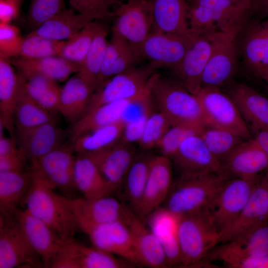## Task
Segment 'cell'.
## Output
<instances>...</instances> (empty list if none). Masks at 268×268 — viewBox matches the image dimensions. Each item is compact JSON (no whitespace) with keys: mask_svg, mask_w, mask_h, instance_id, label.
<instances>
[{"mask_svg":"<svg viewBox=\"0 0 268 268\" xmlns=\"http://www.w3.org/2000/svg\"><path fill=\"white\" fill-rule=\"evenodd\" d=\"M85 155L94 162L105 180L116 192L122 187L136 154L131 143L120 140L103 150Z\"/></svg>","mask_w":268,"mask_h":268,"instance_id":"21","label":"cell"},{"mask_svg":"<svg viewBox=\"0 0 268 268\" xmlns=\"http://www.w3.org/2000/svg\"><path fill=\"white\" fill-rule=\"evenodd\" d=\"M108 30L104 26L97 33L76 74L96 89L108 42Z\"/></svg>","mask_w":268,"mask_h":268,"instance_id":"41","label":"cell"},{"mask_svg":"<svg viewBox=\"0 0 268 268\" xmlns=\"http://www.w3.org/2000/svg\"><path fill=\"white\" fill-rule=\"evenodd\" d=\"M125 126L121 120L83 134L69 143L75 154L94 153L116 143L121 140Z\"/></svg>","mask_w":268,"mask_h":268,"instance_id":"38","label":"cell"},{"mask_svg":"<svg viewBox=\"0 0 268 268\" xmlns=\"http://www.w3.org/2000/svg\"><path fill=\"white\" fill-rule=\"evenodd\" d=\"M131 232L139 264L151 268H166L162 247L149 228L130 210L125 221Z\"/></svg>","mask_w":268,"mask_h":268,"instance_id":"26","label":"cell"},{"mask_svg":"<svg viewBox=\"0 0 268 268\" xmlns=\"http://www.w3.org/2000/svg\"><path fill=\"white\" fill-rule=\"evenodd\" d=\"M32 182L23 201L28 212L47 224L65 239H72L78 228L70 199L58 194L54 187L31 170Z\"/></svg>","mask_w":268,"mask_h":268,"instance_id":"1","label":"cell"},{"mask_svg":"<svg viewBox=\"0 0 268 268\" xmlns=\"http://www.w3.org/2000/svg\"><path fill=\"white\" fill-rule=\"evenodd\" d=\"M98 20L90 22L73 37L66 41L59 56L79 68L97 33L102 27Z\"/></svg>","mask_w":268,"mask_h":268,"instance_id":"42","label":"cell"},{"mask_svg":"<svg viewBox=\"0 0 268 268\" xmlns=\"http://www.w3.org/2000/svg\"><path fill=\"white\" fill-rule=\"evenodd\" d=\"M65 43L30 33L23 38L18 57L36 59L59 56Z\"/></svg>","mask_w":268,"mask_h":268,"instance_id":"44","label":"cell"},{"mask_svg":"<svg viewBox=\"0 0 268 268\" xmlns=\"http://www.w3.org/2000/svg\"><path fill=\"white\" fill-rule=\"evenodd\" d=\"M231 178L224 170L180 175L172 184L166 207L179 215L205 208Z\"/></svg>","mask_w":268,"mask_h":268,"instance_id":"3","label":"cell"},{"mask_svg":"<svg viewBox=\"0 0 268 268\" xmlns=\"http://www.w3.org/2000/svg\"><path fill=\"white\" fill-rule=\"evenodd\" d=\"M256 181L230 179L206 207L220 234L234 221L249 201Z\"/></svg>","mask_w":268,"mask_h":268,"instance_id":"11","label":"cell"},{"mask_svg":"<svg viewBox=\"0 0 268 268\" xmlns=\"http://www.w3.org/2000/svg\"><path fill=\"white\" fill-rule=\"evenodd\" d=\"M268 217V192L265 181L256 184L243 209L231 224L219 234L218 243L244 237L267 222Z\"/></svg>","mask_w":268,"mask_h":268,"instance_id":"18","label":"cell"},{"mask_svg":"<svg viewBox=\"0 0 268 268\" xmlns=\"http://www.w3.org/2000/svg\"><path fill=\"white\" fill-rule=\"evenodd\" d=\"M238 30L207 33L212 50L203 72L201 87H218L229 83L238 67L236 37Z\"/></svg>","mask_w":268,"mask_h":268,"instance_id":"5","label":"cell"},{"mask_svg":"<svg viewBox=\"0 0 268 268\" xmlns=\"http://www.w3.org/2000/svg\"><path fill=\"white\" fill-rule=\"evenodd\" d=\"M19 77V89L14 112L15 130H23L54 121V115L40 107L27 94Z\"/></svg>","mask_w":268,"mask_h":268,"instance_id":"39","label":"cell"},{"mask_svg":"<svg viewBox=\"0 0 268 268\" xmlns=\"http://www.w3.org/2000/svg\"><path fill=\"white\" fill-rule=\"evenodd\" d=\"M222 244L219 251L226 257L268 256V224L266 222L244 237Z\"/></svg>","mask_w":268,"mask_h":268,"instance_id":"37","label":"cell"},{"mask_svg":"<svg viewBox=\"0 0 268 268\" xmlns=\"http://www.w3.org/2000/svg\"><path fill=\"white\" fill-rule=\"evenodd\" d=\"M70 203L78 228L83 232L99 224L125 222L130 210L111 196L93 200L70 199Z\"/></svg>","mask_w":268,"mask_h":268,"instance_id":"16","label":"cell"},{"mask_svg":"<svg viewBox=\"0 0 268 268\" xmlns=\"http://www.w3.org/2000/svg\"><path fill=\"white\" fill-rule=\"evenodd\" d=\"M253 138L263 150L268 159V131L262 130L255 132Z\"/></svg>","mask_w":268,"mask_h":268,"instance_id":"57","label":"cell"},{"mask_svg":"<svg viewBox=\"0 0 268 268\" xmlns=\"http://www.w3.org/2000/svg\"><path fill=\"white\" fill-rule=\"evenodd\" d=\"M21 74L37 73L45 75L56 82L63 81L79 67L59 56L36 59L16 57L10 61Z\"/></svg>","mask_w":268,"mask_h":268,"instance_id":"35","label":"cell"},{"mask_svg":"<svg viewBox=\"0 0 268 268\" xmlns=\"http://www.w3.org/2000/svg\"><path fill=\"white\" fill-rule=\"evenodd\" d=\"M157 69L148 63L112 77L93 92L86 112L106 103L137 97L146 88Z\"/></svg>","mask_w":268,"mask_h":268,"instance_id":"8","label":"cell"},{"mask_svg":"<svg viewBox=\"0 0 268 268\" xmlns=\"http://www.w3.org/2000/svg\"></svg>","mask_w":268,"mask_h":268,"instance_id":"61","label":"cell"},{"mask_svg":"<svg viewBox=\"0 0 268 268\" xmlns=\"http://www.w3.org/2000/svg\"><path fill=\"white\" fill-rule=\"evenodd\" d=\"M18 74L26 92L35 101L51 86L57 83L40 74Z\"/></svg>","mask_w":268,"mask_h":268,"instance_id":"51","label":"cell"},{"mask_svg":"<svg viewBox=\"0 0 268 268\" xmlns=\"http://www.w3.org/2000/svg\"><path fill=\"white\" fill-rule=\"evenodd\" d=\"M221 163L231 177L252 181L268 169V159L253 138L243 141Z\"/></svg>","mask_w":268,"mask_h":268,"instance_id":"23","label":"cell"},{"mask_svg":"<svg viewBox=\"0 0 268 268\" xmlns=\"http://www.w3.org/2000/svg\"><path fill=\"white\" fill-rule=\"evenodd\" d=\"M194 94L201 105L205 126L230 131L245 140L252 138L250 128L227 93L218 87H201Z\"/></svg>","mask_w":268,"mask_h":268,"instance_id":"6","label":"cell"},{"mask_svg":"<svg viewBox=\"0 0 268 268\" xmlns=\"http://www.w3.org/2000/svg\"><path fill=\"white\" fill-rule=\"evenodd\" d=\"M121 0H69L71 8L78 13L97 16L100 20L113 18L114 10Z\"/></svg>","mask_w":268,"mask_h":268,"instance_id":"48","label":"cell"},{"mask_svg":"<svg viewBox=\"0 0 268 268\" xmlns=\"http://www.w3.org/2000/svg\"><path fill=\"white\" fill-rule=\"evenodd\" d=\"M93 89L77 74L61 89L59 113L71 124L86 112Z\"/></svg>","mask_w":268,"mask_h":268,"instance_id":"32","label":"cell"},{"mask_svg":"<svg viewBox=\"0 0 268 268\" xmlns=\"http://www.w3.org/2000/svg\"><path fill=\"white\" fill-rule=\"evenodd\" d=\"M113 18L112 32L123 37L139 53L141 45L153 28L150 0H126L114 10Z\"/></svg>","mask_w":268,"mask_h":268,"instance_id":"10","label":"cell"},{"mask_svg":"<svg viewBox=\"0 0 268 268\" xmlns=\"http://www.w3.org/2000/svg\"><path fill=\"white\" fill-rule=\"evenodd\" d=\"M248 17L257 19L268 17V0H249Z\"/></svg>","mask_w":268,"mask_h":268,"instance_id":"56","label":"cell"},{"mask_svg":"<svg viewBox=\"0 0 268 268\" xmlns=\"http://www.w3.org/2000/svg\"><path fill=\"white\" fill-rule=\"evenodd\" d=\"M238 61L249 74L258 78L268 66V17H248L236 37Z\"/></svg>","mask_w":268,"mask_h":268,"instance_id":"7","label":"cell"},{"mask_svg":"<svg viewBox=\"0 0 268 268\" xmlns=\"http://www.w3.org/2000/svg\"><path fill=\"white\" fill-rule=\"evenodd\" d=\"M152 9V30L172 34H186L189 28L187 0H150Z\"/></svg>","mask_w":268,"mask_h":268,"instance_id":"28","label":"cell"},{"mask_svg":"<svg viewBox=\"0 0 268 268\" xmlns=\"http://www.w3.org/2000/svg\"><path fill=\"white\" fill-rule=\"evenodd\" d=\"M74 11L65 8L30 33L52 40H67L90 22L100 20L96 16Z\"/></svg>","mask_w":268,"mask_h":268,"instance_id":"30","label":"cell"},{"mask_svg":"<svg viewBox=\"0 0 268 268\" xmlns=\"http://www.w3.org/2000/svg\"><path fill=\"white\" fill-rule=\"evenodd\" d=\"M41 259L28 243L14 217L0 215V268L34 267L41 266Z\"/></svg>","mask_w":268,"mask_h":268,"instance_id":"14","label":"cell"},{"mask_svg":"<svg viewBox=\"0 0 268 268\" xmlns=\"http://www.w3.org/2000/svg\"><path fill=\"white\" fill-rule=\"evenodd\" d=\"M211 50L208 35L202 34L187 51L179 65L171 70L175 79L193 94L201 87L202 75Z\"/></svg>","mask_w":268,"mask_h":268,"instance_id":"24","label":"cell"},{"mask_svg":"<svg viewBox=\"0 0 268 268\" xmlns=\"http://www.w3.org/2000/svg\"><path fill=\"white\" fill-rule=\"evenodd\" d=\"M177 236L181 253V266L190 267L202 263L218 244L219 234L205 207L181 216Z\"/></svg>","mask_w":268,"mask_h":268,"instance_id":"4","label":"cell"},{"mask_svg":"<svg viewBox=\"0 0 268 268\" xmlns=\"http://www.w3.org/2000/svg\"><path fill=\"white\" fill-rule=\"evenodd\" d=\"M19 82L8 59L0 56V124L15 137L14 112Z\"/></svg>","mask_w":268,"mask_h":268,"instance_id":"34","label":"cell"},{"mask_svg":"<svg viewBox=\"0 0 268 268\" xmlns=\"http://www.w3.org/2000/svg\"><path fill=\"white\" fill-rule=\"evenodd\" d=\"M258 78L265 81L268 88V66L261 72Z\"/></svg>","mask_w":268,"mask_h":268,"instance_id":"58","label":"cell"},{"mask_svg":"<svg viewBox=\"0 0 268 268\" xmlns=\"http://www.w3.org/2000/svg\"><path fill=\"white\" fill-rule=\"evenodd\" d=\"M200 136L208 150L221 163L245 140L230 131L208 126H205Z\"/></svg>","mask_w":268,"mask_h":268,"instance_id":"43","label":"cell"},{"mask_svg":"<svg viewBox=\"0 0 268 268\" xmlns=\"http://www.w3.org/2000/svg\"><path fill=\"white\" fill-rule=\"evenodd\" d=\"M22 0H0V23H10L17 17Z\"/></svg>","mask_w":268,"mask_h":268,"instance_id":"55","label":"cell"},{"mask_svg":"<svg viewBox=\"0 0 268 268\" xmlns=\"http://www.w3.org/2000/svg\"><path fill=\"white\" fill-rule=\"evenodd\" d=\"M75 158L71 145H63L31 164L30 170L42 177L55 190L69 195L76 190L73 182Z\"/></svg>","mask_w":268,"mask_h":268,"instance_id":"13","label":"cell"},{"mask_svg":"<svg viewBox=\"0 0 268 268\" xmlns=\"http://www.w3.org/2000/svg\"><path fill=\"white\" fill-rule=\"evenodd\" d=\"M141 60L138 52L128 41L112 32L96 89L112 77L138 66Z\"/></svg>","mask_w":268,"mask_h":268,"instance_id":"27","label":"cell"},{"mask_svg":"<svg viewBox=\"0 0 268 268\" xmlns=\"http://www.w3.org/2000/svg\"><path fill=\"white\" fill-rule=\"evenodd\" d=\"M73 182L76 190L86 199L109 196L115 192L94 162L85 154H76Z\"/></svg>","mask_w":268,"mask_h":268,"instance_id":"29","label":"cell"},{"mask_svg":"<svg viewBox=\"0 0 268 268\" xmlns=\"http://www.w3.org/2000/svg\"><path fill=\"white\" fill-rule=\"evenodd\" d=\"M181 215L160 206L146 217L148 227L159 242L165 255L172 256L180 251L177 230Z\"/></svg>","mask_w":268,"mask_h":268,"instance_id":"36","label":"cell"},{"mask_svg":"<svg viewBox=\"0 0 268 268\" xmlns=\"http://www.w3.org/2000/svg\"><path fill=\"white\" fill-rule=\"evenodd\" d=\"M265 185H266V187L267 188V190L268 192V175L266 178V179L265 180Z\"/></svg>","mask_w":268,"mask_h":268,"instance_id":"59","label":"cell"},{"mask_svg":"<svg viewBox=\"0 0 268 268\" xmlns=\"http://www.w3.org/2000/svg\"><path fill=\"white\" fill-rule=\"evenodd\" d=\"M23 39L17 27L0 23V56L7 59L18 57Z\"/></svg>","mask_w":268,"mask_h":268,"instance_id":"50","label":"cell"},{"mask_svg":"<svg viewBox=\"0 0 268 268\" xmlns=\"http://www.w3.org/2000/svg\"><path fill=\"white\" fill-rule=\"evenodd\" d=\"M133 264L94 246L69 240L52 261L53 268H127Z\"/></svg>","mask_w":268,"mask_h":268,"instance_id":"15","label":"cell"},{"mask_svg":"<svg viewBox=\"0 0 268 268\" xmlns=\"http://www.w3.org/2000/svg\"><path fill=\"white\" fill-rule=\"evenodd\" d=\"M227 93L237 107L250 130L268 131V98L250 86L232 83Z\"/></svg>","mask_w":268,"mask_h":268,"instance_id":"25","label":"cell"},{"mask_svg":"<svg viewBox=\"0 0 268 268\" xmlns=\"http://www.w3.org/2000/svg\"><path fill=\"white\" fill-rule=\"evenodd\" d=\"M171 125L166 117L159 111L153 112L146 122L143 134L138 141L143 149L149 150L155 146Z\"/></svg>","mask_w":268,"mask_h":268,"instance_id":"47","label":"cell"},{"mask_svg":"<svg viewBox=\"0 0 268 268\" xmlns=\"http://www.w3.org/2000/svg\"><path fill=\"white\" fill-rule=\"evenodd\" d=\"M93 246L132 264H139L129 227L122 220L93 226L84 232Z\"/></svg>","mask_w":268,"mask_h":268,"instance_id":"17","label":"cell"},{"mask_svg":"<svg viewBox=\"0 0 268 268\" xmlns=\"http://www.w3.org/2000/svg\"><path fill=\"white\" fill-rule=\"evenodd\" d=\"M173 163L162 154L152 155L143 196L136 212L145 218L165 202L173 179Z\"/></svg>","mask_w":268,"mask_h":268,"instance_id":"19","label":"cell"},{"mask_svg":"<svg viewBox=\"0 0 268 268\" xmlns=\"http://www.w3.org/2000/svg\"><path fill=\"white\" fill-rule=\"evenodd\" d=\"M28 161L19 149L16 152L0 157V172L24 171Z\"/></svg>","mask_w":268,"mask_h":268,"instance_id":"54","label":"cell"},{"mask_svg":"<svg viewBox=\"0 0 268 268\" xmlns=\"http://www.w3.org/2000/svg\"><path fill=\"white\" fill-rule=\"evenodd\" d=\"M152 156L146 153L136 154L123 184L125 195L136 211L143 196Z\"/></svg>","mask_w":268,"mask_h":268,"instance_id":"40","label":"cell"},{"mask_svg":"<svg viewBox=\"0 0 268 268\" xmlns=\"http://www.w3.org/2000/svg\"><path fill=\"white\" fill-rule=\"evenodd\" d=\"M32 182L30 170L29 172H0V215L14 216L18 206L23 203Z\"/></svg>","mask_w":268,"mask_h":268,"instance_id":"31","label":"cell"},{"mask_svg":"<svg viewBox=\"0 0 268 268\" xmlns=\"http://www.w3.org/2000/svg\"><path fill=\"white\" fill-rule=\"evenodd\" d=\"M131 100L106 103L87 111L71 124L69 131L70 142L83 134L122 120Z\"/></svg>","mask_w":268,"mask_h":268,"instance_id":"33","label":"cell"},{"mask_svg":"<svg viewBox=\"0 0 268 268\" xmlns=\"http://www.w3.org/2000/svg\"><path fill=\"white\" fill-rule=\"evenodd\" d=\"M188 20L190 29L192 32L205 34L218 30L212 10L195 2L189 5Z\"/></svg>","mask_w":268,"mask_h":268,"instance_id":"49","label":"cell"},{"mask_svg":"<svg viewBox=\"0 0 268 268\" xmlns=\"http://www.w3.org/2000/svg\"><path fill=\"white\" fill-rule=\"evenodd\" d=\"M201 34L192 31L186 34H172L152 30L141 45L139 54L142 60L148 61L157 69L172 70Z\"/></svg>","mask_w":268,"mask_h":268,"instance_id":"9","label":"cell"},{"mask_svg":"<svg viewBox=\"0 0 268 268\" xmlns=\"http://www.w3.org/2000/svg\"><path fill=\"white\" fill-rule=\"evenodd\" d=\"M65 8L64 0H30L27 14L28 26L33 31Z\"/></svg>","mask_w":268,"mask_h":268,"instance_id":"46","label":"cell"},{"mask_svg":"<svg viewBox=\"0 0 268 268\" xmlns=\"http://www.w3.org/2000/svg\"><path fill=\"white\" fill-rule=\"evenodd\" d=\"M192 0L194 1V0Z\"/></svg>","mask_w":268,"mask_h":268,"instance_id":"60","label":"cell"},{"mask_svg":"<svg viewBox=\"0 0 268 268\" xmlns=\"http://www.w3.org/2000/svg\"><path fill=\"white\" fill-rule=\"evenodd\" d=\"M171 160L180 176L223 170L221 162L208 150L200 134L184 141Z\"/></svg>","mask_w":268,"mask_h":268,"instance_id":"22","label":"cell"},{"mask_svg":"<svg viewBox=\"0 0 268 268\" xmlns=\"http://www.w3.org/2000/svg\"><path fill=\"white\" fill-rule=\"evenodd\" d=\"M202 130L183 125L171 126L155 147L160 154L171 159L184 141L190 136L201 134Z\"/></svg>","mask_w":268,"mask_h":268,"instance_id":"45","label":"cell"},{"mask_svg":"<svg viewBox=\"0 0 268 268\" xmlns=\"http://www.w3.org/2000/svg\"><path fill=\"white\" fill-rule=\"evenodd\" d=\"M150 115L142 116L134 121L126 123L121 140L131 144L134 142H138Z\"/></svg>","mask_w":268,"mask_h":268,"instance_id":"53","label":"cell"},{"mask_svg":"<svg viewBox=\"0 0 268 268\" xmlns=\"http://www.w3.org/2000/svg\"><path fill=\"white\" fill-rule=\"evenodd\" d=\"M151 94L158 111L166 117L171 126L183 125L201 129L205 127L202 108L198 98L175 78L156 72Z\"/></svg>","mask_w":268,"mask_h":268,"instance_id":"2","label":"cell"},{"mask_svg":"<svg viewBox=\"0 0 268 268\" xmlns=\"http://www.w3.org/2000/svg\"><path fill=\"white\" fill-rule=\"evenodd\" d=\"M66 135V133L57 126L55 121L27 129L15 131L17 146L31 165L63 145Z\"/></svg>","mask_w":268,"mask_h":268,"instance_id":"20","label":"cell"},{"mask_svg":"<svg viewBox=\"0 0 268 268\" xmlns=\"http://www.w3.org/2000/svg\"><path fill=\"white\" fill-rule=\"evenodd\" d=\"M14 217L28 243L46 267H49L58 254L71 240L63 238L25 209H18Z\"/></svg>","mask_w":268,"mask_h":268,"instance_id":"12","label":"cell"},{"mask_svg":"<svg viewBox=\"0 0 268 268\" xmlns=\"http://www.w3.org/2000/svg\"><path fill=\"white\" fill-rule=\"evenodd\" d=\"M61 89L57 83H55L35 102L45 110L54 115L59 112Z\"/></svg>","mask_w":268,"mask_h":268,"instance_id":"52","label":"cell"}]
</instances>
